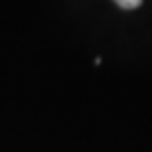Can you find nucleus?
Listing matches in <instances>:
<instances>
[{
    "instance_id": "nucleus-1",
    "label": "nucleus",
    "mask_w": 152,
    "mask_h": 152,
    "mask_svg": "<svg viewBox=\"0 0 152 152\" xmlns=\"http://www.w3.org/2000/svg\"><path fill=\"white\" fill-rule=\"evenodd\" d=\"M115 2L124 10H134V8H138L142 4V0H115Z\"/></svg>"
}]
</instances>
